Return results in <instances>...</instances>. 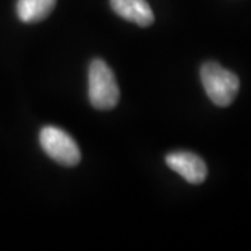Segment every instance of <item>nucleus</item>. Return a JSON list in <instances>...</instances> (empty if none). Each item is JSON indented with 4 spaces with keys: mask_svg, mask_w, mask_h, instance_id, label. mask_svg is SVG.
Listing matches in <instances>:
<instances>
[{
    "mask_svg": "<svg viewBox=\"0 0 251 251\" xmlns=\"http://www.w3.org/2000/svg\"><path fill=\"white\" fill-rule=\"evenodd\" d=\"M200 75L208 98L218 106H229L237 97L240 88L239 77L219 63L208 62L202 64Z\"/></svg>",
    "mask_w": 251,
    "mask_h": 251,
    "instance_id": "nucleus-1",
    "label": "nucleus"
},
{
    "mask_svg": "<svg viewBox=\"0 0 251 251\" xmlns=\"http://www.w3.org/2000/svg\"><path fill=\"white\" fill-rule=\"evenodd\" d=\"M56 0H18L17 16L23 23H39L54 9Z\"/></svg>",
    "mask_w": 251,
    "mask_h": 251,
    "instance_id": "nucleus-6",
    "label": "nucleus"
},
{
    "mask_svg": "<svg viewBox=\"0 0 251 251\" xmlns=\"http://www.w3.org/2000/svg\"><path fill=\"white\" fill-rule=\"evenodd\" d=\"M42 150L63 166H75L81 159L80 148L72 135L54 126H46L39 133Z\"/></svg>",
    "mask_w": 251,
    "mask_h": 251,
    "instance_id": "nucleus-3",
    "label": "nucleus"
},
{
    "mask_svg": "<svg viewBox=\"0 0 251 251\" xmlns=\"http://www.w3.org/2000/svg\"><path fill=\"white\" fill-rule=\"evenodd\" d=\"M88 98L91 105L99 110H110L117 105L120 91L115 74L100 59L92 60L88 70Z\"/></svg>",
    "mask_w": 251,
    "mask_h": 251,
    "instance_id": "nucleus-2",
    "label": "nucleus"
},
{
    "mask_svg": "<svg viewBox=\"0 0 251 251\" xmlns=\"http://www.w3.org/2000/svg\"><path fill=\"white\" fill-rule=\"evenodd\" d=\"M110 6L117 16L140 27H150L155 20L147 0H110Z\"/></svg>",
    "mask_w": 251,
    "mask_h": 251,
    "instance_id": "nucleus-5",
    "label": "nucleus"
},
{
    "mask_svg": "<svg viewBox=\"0 0 251 251\" xmlns=\"http://www.w3.org/2000/svg\"><path fill=\"white\" fill-rule=\"evenodd\" d=\"M166 165L191 184L202 183L208 175L205 162L197 153L188 152V151L169 153L166 156Z\"/></svg>",
    "mask_w": 251,
    "mask_h": 251,
    "instance_id": "nucleus-4",
    "label": "nucleus"
}]
</instances>
